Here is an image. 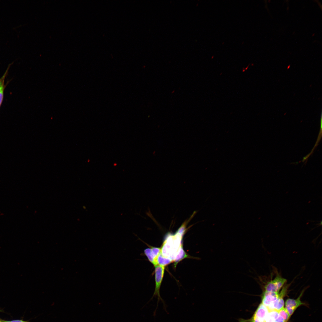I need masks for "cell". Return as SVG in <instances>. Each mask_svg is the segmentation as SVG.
<instances>
[{"label": "cell", "mask_w": 322, "mask_h": 322, "mask_svg": "<svg viewBox=\"0 0 322 322\" xmlns=\"http://www.w3.org/2000/svg\"><path fill=\"white\" fill-rule=\"evenodd\" d=\"M165 270L164 266L158 264L155 266V290L152 297L150 300L153 299L154 297H157V301L156 308L154 312L153 316H155L157 310L158 308L159 301H161L163 304L164 309L166 312L167 305L165 301L161 297L160 295V289L162 282L163 277Z\"/></svg>", "instance_id": "obj_1"}, {"label": "cell", "mask_w": 322, "mask_h": 322, "mask_svg": "<svg viewBox=\"0 0 322 322\" xmlns=\"http://www.w3.org/2000/svg\"><path fill=\"white\" fill-rule=\"evenodd\" d=\"M286 282V279L278 274L274 279L268 282L265 285L264 291L279 292Z\"/></svg>", "instance_id": "obj_2"}, {"label": "cell", "mask_w": 322, "mask_h": 322, "mask_svg": "<svg viewBox=\"0 0 322 322\" xmlns=\"http://www.w3.org/2000/svg\"><path fill=\"white\" fill-rule=\"evenodd\" d=\"M289 286V284H287L283 287L281 291L279 293V297L267 307L269 311L271 310L278 311L284 308V303L283 298L286 295Z\"/></svg>", "instance_id": "obj_3"}, {"label": "cell", "mask_w": 322, "mask_h": 322, "mask_svg": "<svg viewBox=\"0 0 322 322\" xmlns=\"http://www.w3.org/2000/svg\"><path fill=\"white\" fill-rule=\"evenodd\" d=\"M304 292V290L301 292L299 297L296 299L288 298L286 301L285 309L290 317L298 307L301 305L305 304L302 302L300 300Z\"/></svg>", "instance_id": "obj_4"}, {"label": "cell", "mask_w": 322, "mask_h": 322, "mask_svg": "<svg viewBox=\"0 0 322 322\" xmlns=\"http://www.w3.org/2000/svg\"><path fill=\"white\" fill-rule=\"evenodd\" d=\"M161 249L152 247L147 248L144 250V253L148 260L155 266L158 264L157 258L161 253Z\"/></svg>", "instance_id": "obj_5"}, {"label": "cell", "mask_w": 322, "mask_h": 322, "mask_svg": "<svg viewBox=\"0 0 322 322\" xmlns=\"http://www.w3.org/2000/svg\"><path fill=\"white\" fill-rule=\"evenodd\" d=\"M279 296V292L264 291L262 296L261 303L267 307L277 299Z\"/></svg>", "instance_id": "obj_6"}, {"label": "cell", "mask_w": 322, "mask_h": 322, "mask_svg": "<svg viewBox=\"0 0 322 322\" xmlns=\"http://www.w3.org/2000/svg\"><path fill=\"white\" fill-rule=\"evenodd\" d=\"M268 312L267 308L261 303L258 306L253 316L262 322H264Z\"/></svg>", "instance_id": "obj_7"}, {"label": "cell", "mask_w": 322, "mask_h": 322, "mask_svg": "<svg viewBox=\"0 0 322 322\" xmlns=\"http://www.w3.org/2000/svg\"><path fill=\"white\" fill-rule=\"evenodd\" d=\"M268 315L273 318L275 322H285L279 314L278 311H269Z\"/></svg>", "instance_id": "obj_8"}, {"label": "cell", "mask_w": 322, "mask_h": 322, "mask_svg": "<svg viewBox=\"0 0 322 322\" xmlns=\"http://www.w3.org/2000/svg\"><path fill=\"white\" fill-rule=\"evenodd\" d=\"M279 314L285 322H287L290 317L285 308H283L278 311Z\"/></svg>", "instance_id": "obj_9"}, {"label": "cell", "mask_w": 322, "mask_h": 322, "mask_svg": "<svg viewBox=\"0 0 322 322\" xmlns=\"http://www.w3.org/2000/svg\"><path fill=\"white\" fill-rule=\"evenodd\" d=\"M7 84H5L4 82L0 87V108L3 101L4 90Z\"/></svg>", "instance_id": "obj_10"}, {"label": "cell", "mask_w": 322, "mask_h": 322, "mask_svg": "<svg viewBox=\"0 0 322 322\" xmlns=\"http://www.w3.org/2000/svg\"><path fill=\"white\" fill-rule=\"evenodd\" d=\"M9 69V68H7V70H6V71H5V73H4V74L3 75V79H2V80L1 81V82H0V87L1 86L2 84L4 82L5 79V78L6 76L7 75Z\"/></svg>", "instance_id": "obj_11"}, {"label": "cell", "mask_w": 322, "mask_h": 322, "mask_svg": "<svg viewBox=\"0 0 322 322\" xmlns=\"http://www.w3.org/2000/svg\"><path fill=\"white\" fill-rule=\"evenodd\" d=\"M265 322H275L274 320L267 314L265 320Z\"/></svg>", "instance_id": "obj_12"}, {"label": "cell", "mask_w": 322, "mask_h": 322, "mask_svg": "<svg viewBox=\"0 0 322 322\" xmlns=\"http://www.w3.org/2000/svg\"><path fill=\"white\" fill-rule=\"evenodd\" d=\"M11 322H29L26 321H24L21 320H14L11 321Z\"/></svg>", "instance_id": "obj_13"}, {"label": "cell", "mask_w": 322, "mask_h": 322, "mask_svg": "<svg viewBox=\"0 0 322 322\" xmlns=\"http://www.w3.org/2000/svg\"><path fill=\"white\" fill-rule=\"evenodd\" d=\"M3 76L0 78V82H1V81L2 80V79H3Z\"/></svg>", "instance_id": "obj_14"}, {"label": "cell", "mask_w": 322, "mask_h": 322, "mask_svg": "<svg viewBox=\"0 0 322 322\" xmlns=\"http://www.w3.org/2000/svg\"><path fill=\"white\" fill-rule=\"evenodd\" d=\"M3 322H11V321H4Z\"/></svg>", "instance_id": "obj_15"}, {"label": "cell", "mask_w": 322, "mask_h": 322, "mask_svg": "<svg viewBox=\"0 0 322 322\" xmlns=\"http://www.w3.org/2000/svg\"><path fill=\"white\" fill-rule=\"evenodd\" d=\"M4 321H2L0 320V322H3Z\"/></svg>", "instance_id": "obj_16"}, {"label": "cell", "mask_w": 322, "mask_h": 322, "mask_svg": "<svg viewBox=\"0 0 322 322\" xmlns=\"http://www.w3.org/2000/svg\"><path fill=\"white\" fill-rule=\"evenodd\" d=\"M264 322H265V321H264Z\"/></svg>", "instance_id": "obj_17"}]
</instances>
